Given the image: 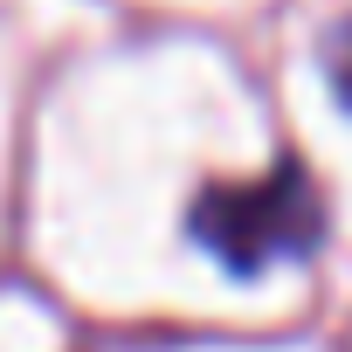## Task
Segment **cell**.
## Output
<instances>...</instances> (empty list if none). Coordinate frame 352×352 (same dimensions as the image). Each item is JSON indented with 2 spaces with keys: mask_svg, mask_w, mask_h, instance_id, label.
Masks as SVG:
<instances>
[{
  "mask_svg": "<svg viewBox=\"0 0 352 352\" xmlns=\"http://www.w3.org/2000/svg\"><path fill=\"white\" fill-rule=\"evenodd\" d=\"M194 235L235 270V276H256L270 263H290L311 249L318 235V194L297 166H276L263 180H228L214 194H201L194 208Z\"/></svg>",
  "mask_w": 352,
  "mask_h": 352,
  "instance_id": "cell-1",
  "label": "cell"
}]
</instances>
